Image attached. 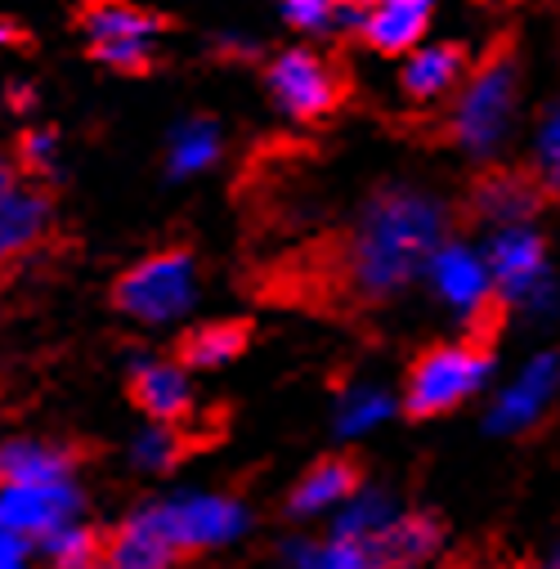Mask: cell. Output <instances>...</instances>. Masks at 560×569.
I'll return each instance as SVG.
<instances>
[{"label": "cell", "instance_id": "d4e9b609", "mask_svg": "<svg viewBox=\"0 0 560 569\" xmlns=\"http://www.w3.org/2000/svg\"><path fill=\"white\" fill-rule=\"evenodd\" d=\"M184 458V436L176 431V421H149L139 426L134 440H130V462L139 471H171Z\"/></svg>", "mask_w": 560, "mask_h": 569}, {"label": "cell", "instance_id": "484cf974", "mask_svg": "<svg viewBox=\"0 0 560 569\" xmlns=\"http://www.w3.org/2000/svg\"><path fill=\"white\" fill-rule=\"evenodd\" d=\"M242 346H247V332L238 323H207L184 341L180 355H184V368H224L242 355Z\"/></svg>", "mask_w": 560, "mask_h": 569}, {"label": "cell", "instance_id": "4fadbf2b", "mask_svg": "<svg viewBox=\"0 0 560 569\" xmlns=\"http://www.w3.org/2000/svg\"><path fill=\"white\" fill-rule=\"evenodd\" d=\"M130 395L134 403L144 408L149 421H180L193 408V381L189 368L176 359H153L139 355L130 363Z\"/></svg>", "mask_w": 560, "mask_h": 569}, {"label": "cell", "instance_id": "ac0fdd59", "mask_svg": "<svg viewBox=\"0 0 560 569\" xmlns=\"http://www.w3.org/2000/svg\"><path fill=\"white\" fill-rule=\"evenodd\" d=\"M46 229H50V202L41 193L14 189L0 202V260L32 251L46 238Z\"/></svg>", "mask_w": 560, "mask_h": 569}, {"label": "cell", "instance_id": "277c9868", "mask_svg": "<svg viewBox=\"0 0 560 569\" xmlns=\"http://www.w3.org/2000/svg\"><path fill=\"white\" fill-rule=\"evenodd\" d=\"M489 377H493V359L484 346H471V341L436 346L412 363L403 386V408L412 417H444L467 399H476L489 386Z\"/></svg>", "mask_w": 560, "mask_h": 569}, {"label": "cell", "instance_id": "d6986e66", "mask_svg": "<svg viewBox=\"0 0 560 569\" xmlns=\"http://www.w3.org/2000/svg\"><path fill=\"white\" fill-rule=\"evenodd\" d=\"M0 480H10V485L72 480V458L46 440H14V445L0 449Z\"/></svg>", "mask_w": 560, "mask_h": 569}, {"label": "cell", "instance_id": "d6a6232c", "mask_svg": "<svg viewBox=\"0 0 560 569\" xmlns=\"http://www.w3.org/2000/svg\"><path fill=\"white\" fill-rule=\"evenodd\" d=\"M341 6H350V10H368V6H377V0H341Z\"/></svg>", "mask_w": 560, "mask_h": 569}, {"label": "cell", "instance_id": "ffe728a7", "mask_svg": "<svg viewBox=\"0 0 560 569\" xmlns=\"http://www.w3.org/2000/svg\"><path fill=\"white\" fill-rule=\"evenodd\" d=\"M462 81V50L458 46H427L403 59V90L412 99H444Z\"/></svg>", "mask_w": 560, "mask_h": 569}, {"label": "cell", "instance_id": "3957f363", "mask_svg": "<svg viewBox=\"0 0 560 569\" xmlns=\"http://www.w3.org/2000/svg\"><path fill=\"white\" fill-rule=\"evenodd\" d=\"M520 117V72L511 59H489L458 90L453 103V139L471 158H493L516 130Z\"/></svg>", "mask_w": 560, "mask_h": 569}, {"label": "cell", "instance_id": "5b68a950", "mask_svg": "<svg viewBox=\"0 0 560 569\" xmlns=\"http://www.w3.org/2000/svg\"><path fill=\"white\" fill-rule=\"evenodd\" d=\"M117 306L149 328H167L198 306V264L189 251H158L121 273Z\"/></svg>", "mask_w": 560, "mask_h": 569}, {"label": "cell", "instance_id": "1f68e13d", "mask_svg": "<svg viewBox=\"0 0 560 569\" xmlns=\"http://www.w3.org/2000/svg\"><path fill=\"white\" fill-rule=\"evenodd\" d=\"M538 569H560V542H556V547H551V551H547V560H542V565H538Z\"/></svg>", "mask_w": 560, "mask_h": 569}, {"label": "cell", "instance_id": "603a6c76", "mask_svg": "<svg viewBox=\"0 0 560 569\" xmlns=\"http://www.w3.org/2000/svg\"><path fill=\"white\" fill-rule=\"evenodd\" d=\"M220 158V130L211 121H184L176 126L171 144H167V171L176 180H189V176H202L207 167H216Z\"/></svg>", "mask_w": 560, "mask_h": 569}, {"label": "cell", "instance_id": "cb8c5ba5", "mask_svg": "<svg viewBox=\"0 0 560 569\" xmlns=\"http://www.w3.org/2000/svg\"><path fill=\"white\" fill-rule=\"evenodd\" d=\"M394 520H399V511H394V502H390L381 489H354V493L346 498V507L332 516V533L377 542Z\"/></svg>", "mask_w": 560, "mask_h": 569}, {"label": "cell", "instance_id": "4316f807", "mask_svg": "<svg viewBox=\"0 0 560 569\" xmlns=\"http://www.w3.org/2000/svg\"><path fill=\"white\" fill-rule=\"evenodd\" d=\"M41 551H46L50 569H99V560H103L99 533H94L90 525H81V520L54 529V533L41 542Z\"/></svg>", "mask_w": 560, "mask_h": 569}, {"label": "cell", "instance_id": "8fae6325", "mask_svg": "<svg viewBox=\"0 0 560 569\" xmlns=\"http://www.w3.org/2000/svg\"><path fill=\"white\" fill-rule=\"evenodd\" d=\"M269 94H273V103L283 108L288 117L310 121V117L332 112L341 90H337L332 68H328L319 54H310V50H288V54H278L273 68H269Z\"/></svg>", "mask_w": 560, "mask_h": 569}, {"label": "cell", "instance_id": "f546056e", "mask_svg": "<svg viewBox=\"0 0 560 569\" xmlns=\"http://www.w3.org/2000/svg\"><path fill=\"white\" fill-rule=\"evenodd\" d=\"M23 158H28V167H37V171H50V167H54V158H59V139H54L50 130H37V134H28Z\"/></svg>", "mask_w": 560, "mask_h": 569}, {"label": "cell", "instance_id": "e0dca14e", "mask_svg": "<svg viewBox=\"0 0 560 569\" xmlns=\"http://www.w3.org/2000/svg\"><path fill=\"white\" fill-rule=\"evenodd\" d=\"M372 547L386 569H417L440 551V525L431 516H399Z\"/></svg>", "mask_w": 560, "mask_h": 569}, {"label": "cell", "instance_id": "4dcf8cb0", "mask_svg": "<svg viewBox=\"0 0 560 569\" xmlns=\"http://www.w3.org/2000/svg\"><path fill=\"white\" fill-rule=\"evenodd\" d=\"M14 189H19V184H14V176H10V167H6V162H0V202H6V198H10Z\"/></svg>", "mask_w": 560, "mask_h": 569}, {"label": "cell", "instance_id": "ba28073f", "mask_svg": "<svg viewBox=\"0 0 560 569\" xmlns=\"http://www.w3.org/2000/svg\"><path fill=\"white\" fill-rule=\"evenodd\" d=\"M427 288L436 292L440 306H449L453 315L462 319H480L489 310V301L498 297L493 288V269H489V256L471 242H458L449 238L431 264H427Z\"/></svg>", "mask_w": 560, "mask_h": 569}, {"label": "cell", "instance_id": "9a60e30c", "mask_svg": "<svg viewBox=\"0 0 560 569\" xmlns=\"http://www.w3.org/2000/svg\"><path fill=\"white\" fill-rule=\"evenodd\" d=\"M359 489V476L350 462H319L301 476V485L288 498V511L297 520H319V516H337L346 507V498Z\"/></svg>", "mask_w": 560, "mask_h": 569}, {"label": "cell", "instance_id": "7c38bea8", "mask_svg": "<svg viewBox=\"0 0 560 569\" xmlns=\"http://www.w3.org/2000/svg\"><path fill=\"white\" fill-rule=\"evenodd\" d=\"M180 556V547L171 542L158 502L139 507L134 516L121 520V529L112 533V542L103 547V569H171Z\"/></svg>", "mask_w": 560, "mask_h": 569}, {"label": "cell", "instance_id": "2e32d148", "mask_svg": "<svg viewBox=\"0 0 560 569\" xmlns=\"http://www.w3.org/2000/svg\"><path fill=\"white\" fill-rule=\"evenodd\" d=\"M288 569H386V565L372 542L328 533V538H297L288 547Z\"/></svg>", "mask_w": 560, "mask_h": 569}, {"label": "cell", "instance_id": "5bb4252c", "mask_svg": "<svg viewBox=\"0 0 560 569\" xmlns=\"http://www.w3.org/2000/svg\"><path fill=\"white\" fill-rule=\"evenodd\" d=\"M436 14V0H377L363 14V37L381 54H412V46L427 37Z\"/></svg>", "mask_w": 560, "mask_h": 569}, {"label": "cell", "instance_id": "7a4b0ae2", "mask_svg": "<svg viewBox=\"0 0 560 569\" xmlns=\"http://www.w3.org/2000/svg\"><path fill=\"white\" fill-rule=\"evenodd\" d=\"M484 256H489V269H493L498 297L516 315H524L529 323H551L560 315V282L551 278L547 242L533 233V224L493 229Z\"/></svg>", "mask_w": 560, "mask_h": 569}, {"label": "cell", "instance_id": "30bf717a", "mask_svg": "<svg viewBox=\"0 0 560 569\" xmlns=\"http://www.w3.org/2000/svg\"><path fill=\"white\" fill-rule=\"evenodd\" d=\"M86 41L112 68H144L158 50V19L121 0H99L86 10Z\"/></svg>", "mask_w": 560, "mask_h": 569}, {"label": "cell", "instance_id": "52a82bcc", "mask_svg": "<svg viewBox=\"0 0 560 569\" xmlns=\"http://www.w3.org/2000/svg\"><path fill=\"white\" fill-rule=\"evenodd\" d=\"M77 511H81V489L72 480H46V485L0 480V533L46 542L54 529L72 525Z\"/></svg>", "mask_w": 560, "mask_h": 569}, {"label": "cell", "instance_id": "83f0119b", "mask_svg": "<svg viewBox=\"0 0 560 569\" xmlns=\"http://www.w3.org/2000/svg\"><path fill=\"white\" fill-rule=\"evenodd\" d=\"M533 171L547 193H560V99L542 112L533 130Z\"/></svg>", "mask_w": 560, "mask_h": 569}, {"label": "cell", "instance_id": "7402d4cb", "mask_svg": "<svg viewBox=\"0 0 560 569\" xmlns=\"http://www.w3.org/2000/svg\"><path fill=\"white\" fill-rule=\"evenodd\" d=\"M394 417V395L381 386V381H359L341 395V408H337V431L346 440L354 436H372L377 426H386Z\"/></svg>", "mask_w": 560, "mask_h": 569}, {"label": "cell", "instance_id": "8992f818", "mask_svg": "<svg viewBox=\"0 0 560 569\" xmlns=\"http://www.w3.org/2000/svg\"><path fill=\"white\" fill-rule=\"evenodd\" d=\"M158 516L171 533V542L180 551H211V547H229L247 533L251 516L233 493H211V489H193V493H176L167 502H158Z\"/></svg>", "mask_w": 560, "mask_h": 569}, {"label": "cell", "instance_id": "44dd1931", "mask_svg": "<svg viewBox=\"0 0 560 569\" xmlns=\"http://www.w3.org/2000/svg\"><path fill=\"white\" fill-rule=\"evenodd\" d=\"M533 202H538V189H533L529 180H520V176H489V180L476 189V211H480V220H489L493 229L529 224Z\"/></svg>", "mask_w": 560, "mask_h": 569}, {"label": "cell", "instance_id": "836d02e7", "mask_svg": "<svg viewBox=\"0 0 560 569\" xmlns=\"http://www.w3.org/2000/svg\"><path fill=\"white\" fill-rule=\"evenodd\" d=\"M10 41H14V32H10V28H0V46H10Z\"/></svg>", "mask_w": 560, "mask_h": 569}, {"label": "cell", "instance_id": "6da1fadb", "mask_svg": "<svg viewBox=\"0 0 560 569\" xmlns=\"http://www.w3.org/2000/svg\"><path fill=\"white\" fill-rule=\"evenodd\" d=\"M449 242V211L422 189L377 193L346 242V282L372 306L403 297L417 278H427L431 256Z\"/></svg>", "mask_w": 560, "mask_h": 569}, {"label": "cell", "instance_id": "f1b7e54d", "mask_svg": "<svg viewBox=\"0 0 560 569\" xmlns=\"http://www.w3.org/2000/svg\"><path fill=\"white\" fill-rule=\"evenodd\" d=\"M283 6V19L306 28V32H323L337 19V0H278Z\"/></svg>", "mask_w": 560, "mask_h": 569}, {"label": "cell", "instance_id": "9c48e42d", "mask_svg": "<svg viewBox=\"0 0 560 569\" xmlns=\"http://www.w3.org/2000/svg\"><path fill=\"white\" fill-rule=\"evenodd\" d=\"M556 395H560V355L542 350L493 395L484 426L493 436H520L556 403Z\"/></svg>", "mask_w": 560, "mask_h": 569}]
</instances>
